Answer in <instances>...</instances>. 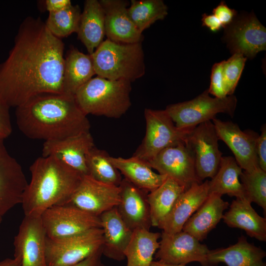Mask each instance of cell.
Listing matches in <instances>:
<instances>
[{"instance_id": "24", "label": "cell", "mask_w": 266, "mask_h": 266, "mask_svg": "<svg viewBox=\"0 0 266 266\" xmlns=\"http://www.w3.org/2000/svg\"><path fill=\"white\" fill-rule=\"evenodd\" d=\"M266 253L261 247L248 242L241 235L234 244L226 248L209 250L207 261L209 266H216L220 262L227 266H266L263 259Z\"/></svg>"}, {"instance_id": "33", "label": "cell", "mask_w": 266, "mask_h": 266, "mask_svg": "<svg viewBox=\"0 0 266 266\" xmlns=\"http://www.w3.org/2000/svg\"><path fill=\"white\" fill-rule=\"evenodd\" d=\"M109 156L105 151L93 147L86 156L88 175L99 181L119 186L123 178Z\"/></svg>"}, {"instance_id": "15", "label": "cell", "mask_w": 266, "mask_h": 266, "mask_svg": "<svg viewBox=\"0 0 266 266\" xmlns=\"http://www.w3.org/2000/svg\"><path fill=\"white\" fill-rule=\"evenodd\" d=\"M212 123L219 140L231 150L242 169L250 172L260 168L256 151L257 133L249 130L243 131L237 124L216 118Z\"/></svg>"}, {"instance_id": "8", "label": "cell", "mask_w": 266, "mask_h": 266, "mask_svg": "<svg viewBox=\"0 0 266 266\" xmlns=\"http://www.w3.org/2000/svg\"><path fill=\"white\" fill-rule=\"evenodd\" d=\"M101 228L92 229L69 237L53 239L46 236L47 266H72L102 248Z\"/></svg>"}, {"instance_id": "25", "label": "cell", "mask_w": 266, "mask_h": 266, "mask_svg": "<svg viewBox=\"0 0 266 266\" xmlns=\"http://www.w3.org/2000/svg\"><path fill=\"white\" fill-rule=\"evenodd\" d=\"M245 199L233 200L223 217L224 222L233 228L243 230L251 237L266 241V219L260 216Z\"/></svg>"}, {"instance_id": "16", "label": "cell", "mask_w": 266, "mask_h": 266, "mask_svg": "<svg viewBox=\"0 0 266 266\" xmlns=\"http://www.w3.org/2000/svg\"><path fill=\"white\" fill-rule=\"evenodd\" d=\"M0 139V224L11 208L21 204L28 182L23 169Z\"/></svg>"}, {"instance_id": "2", "label": "cell", "mask_w": 266, "mask_h": 266, "mask_svg": "<svg viewBox=\"0 0 266 266\" xmlns=\"http://www.w3.org/2000/svg\"><path fill=\"white\" fill-rule=\"evenodd\" d=\"M17 125L32 139H62L90 132V123L73 95L44 93L16 107Z\"/></svg>"}, {"instance_id": "10", "label": "cell", "mask_w": 266, "mask_h": 266, "mask_svg": "<svg viewBox=\"0 0 266 266\" xmlns=\"http://www.w3.org/2000/svg\"><path fill=\"white\" fill-rule=\"evenodd\" d=\"M147 162L158 173L172 178L186 190L202 182L197 176L194 154L186 141L163 149Z\"/></svg>"}, {"instance_id": "26", "label": "cell", "mask_w": 266, "mask_h": 266, "mask_svg": "<svg viewBox=\"0 0 266 266\" xmlns=\"http://www.w3.org/2000/svg\"><path fill=\"white\" fill-rule=\"evenodd\" d=\"M109 159L124 178L148 193L159 187L167 177L154 172L148 162L134 156L129 158L110 156Z\"/></svg>"}, {"instance_id": "20", "label": "cell", "mask_w": 266, "mask_h": 266, "mask_svg": "<svg viewBox=\"0 0 266 266\" xmlns=\"http://www.w3.org/2000/svg\"><path fill=\"white\" fill-rule=\"evenodd\" d=\"M119 187L121 199L116 207L125 224L133 231L139 229L150 230L152 223L148 192L124 178Z\"/></svg>"}, {"instance_id": "22", "label": "cell", "mask_w": 266, "mask_h": 266, "mask_svg": "<svg viewBox=\"0 0 266 266\" xmlns=\"http://www.w3.org/2000/svg\"><path fill=\"white\" fill-rule=\"evenodd\" d=\"M103 230L102 255L118 261L125 259V251L133 233L119 215L117 207L100 216Z\"/></svg>"}, {"instance_id": "5", "label": "cell", "mask_w": 266, "mask_h": 266, "mask_svg": "<svg viewBox=\"0 0 266 266\" xmlns=\"http://www.w3.org/2000/svg\"><path fill=\"white\" fill-rule=\"evenodd\" d=\"M91 56L96 74L107 79L132 82L145 73L141 42L122 43L107 38Z\"/></svg>"}, {"instance_id": "41", "label": "cell", "mask_w": 266, "mask_h": 266, "mask_svg": "<svg viewBox=\"0 0 266 266\" xmlns=\"http://www.w3.org/2000/svg\"><path fill=\"white\" fill-rule=\"evenodd\" d=\"M202 26L208 28L211 31L216 32L223 28L218 19L213 14L202 15Z\"/></svg>"}, {"instance_id": "39", "label": "cell", "mask_w": 266, "mask_h": 266, "mask_svg": "<svg viewBox=\"0 0 266 266\" xmlns=\"http://www.w3.org/2000/svg\"><path fill=\"white\" fill-rule=\"evenodd\" d=\"M236 13V10L229 8L224 1L220 2L212 10V14L218 19L224 28L232 23Z\"/></svg>"}, {"instance_id": "17", "label": "cell", "mask_w": 266, "mask_h": 266, "mask_svg": "<svg viewBox=\"0 0 266 266\" xmlns=\"http://www.w3.org/2000/svg\"><path fill=\"white\" fill-rule=\"evenodd\" d=\"M46 234L40 217L25 216L14 240V256L21 266H47Z\"/></svg>"}, {"instance_id": "7", "label": "cell", "mask_w": 266, "mask_h": 266, "mask_svg": "<svg viewBox=\"0 0 266 266\" xmlns=\"http://www.w3.org/2000/svg\"><path fill=\"white\" fill-rule=\"evenodd\" d=\"M145 136L133 156L148 162L163 149L186 142L194 129L177 128L165 110L145 108Z\"/></svg>"}, {"instance_id": "11", "label": "cell", "mask_w": 266, "mask_h": 266, "mask_svg": "<svg viewBox=\"0 0 266 266\" xmlns=\"http://www.w3.org/2000/svg\"><path fill=\"white\" fill-rule=\"evenodd\" d=\"M219 140L211 121L198 125L188 136L186 142L194 154L196 173L202 182L213 178L218 171L222 157Z\"/></svg>"}, {"instance_id": "43", "label": "cell", "mask_w": 266, "mask_h": 266, "mask_svg": "<svg viewBox=\"0 0 266 266\" xmlns=\"http://www.w3.org/2000/svg\"><path fill=\"white\" fill-rule=\"evenodd\" d=\"M102 248L96 253L72 266H106L101 261Z\"/></svg>"}, {"instance_id": "18", "label": "cell", "mask_w": 266, "mask_h": 266, "mask_svg": "<svg viewBox=\"0 0 266 266\" xmlns=\"http://www.w3.org/2000/svg\"><path fill=\"white\" fill-rule=\"evenodd\" d=\"M94 146L90 132H85L62 139L45 141L42 156L54 157L82 175H87L86 156Z\"/></svg>"}, {"instance_id": "13", "label": "cell", "mask_w": 266, "mask_h": 266, "mask_svg": "<svg viewBox=\"0 0 266 266\" xmlns=\"http://www.w3.org/2000/svg\"><path fill=\"white\" fill-rule=\"evenodd\" d=\"M160 238L159 248L155 254L158 261L182 266L198 262L202 266H209L207 257L210 250L188 233L182 231L170 234L162 232Z\"/></svg>"}, {"instance_id": "19", "label": "cell", "mask_w": 266, "mask_h": 266, "mask_svg": "<svg viewBox=\"0 0 266 266\" xmlns=\"http://www.w3.org/2000/svg\"><path fill=\"white\" fill-rule=\"evenodd\" d=\"M104 13L105 35L115 42L135 43L141 42L143 36L130 18L128 1L123 0H99Z\"/></svg>"}, {"instance_id": "9", "label": "cell", "mask_w": 266, "mask_h": 266, "mask_svg": "<svg viewBox=\"0 0 266 266\" xmlns=\"http://www.w3.org/2000/svg\"><path fill=\"white\" fill-rule=\"evenodd\" d=\"M46 236L61 239L101 228L100 217L67 204L54 205L40 216Z\"/></svg>"}, {"instance_id": "42", "label": "cell", "mask_w": 266, "mask_h": 266, "mask_svg": "<svg viewBox=\"0 0 266 266\" xmlns=\"http://www.w3.org/2000/svg\"><path fill=\"white\" fill-rule=\"evenodd\" d=\"M45 3L49 13L61 11L72 5L70 0H46Z\"/></svg>"}, {"instance_id": "40", "label": "cell", "mask_w": 266, "mask_h": 266, "mask_svg": "<svg viewBox=\"0 0 266 266\" xmlns=\"http://www.w3.org/2000/svg\"><path fill=\"white\" fill-rule=\"evenodd\" d=\"M256 151L258 158L259 167L266 171V126L261 127V133L259 135L256 142Z\"/></svg>"}, {"instance_id": "4", "label": "cell", "mask_w": 266, "mask_h": 266, "mask_svg": "<svg viewBox=\"0 0 266 266\" xmlns=\"http://www.w3.org/2000/svg\"><path fill=\"white\" fill-rule=\"evenodd\" d=\"M131 82L93 77L75 93V100L86 114L119 118L131 106Z\"/></svg>"}, {"instance_id": "28", "label": "cell", "mask_w": 266, "mask_h": 266, "mask_svg": "<svg viewBox=\"0 0 266 266\" xmlns=\"http://www.w3.org/2000/svg\"><path fill=\"white\" fill-rule=\"evenodd\" d=\"M95 74L91 55L85 54L75 48L70 49L65 57L64 93L74 96Z\"/></svg>"}, {"instance_id": "45", "label": "cell", "mask_w": 266, "mask_h": 266, "mask_svg": "<svg viewBox=\"0 0 266 266\" xmlns=\"http://www.w3.org/2000/svg\"><path fill=\"white\" fill-rule=\"evenodd\" d=\"M150 266H185L168 264H166V263L162 262L158 260L156 261H153L151 263Z\"/></svg>"}, {"instance_id": "14", "label": "cell", "mask_w": 266, "mask_h": 266, "mask_svg": "<svg viewBox=\"0 0 266 266\" xmlns=\"http://www.w3.org/2000/svg\"><path fill=\"white\" fill-rule=\"evenodd\" d=\"M224 39L231 52L253 58L266 48V28L254 13L243 15L227 26Z\"/></svg>"}, {"instance_id": "12", "label": "cell", "mask_w": 266, "mask_h": 266, "mask_svg": "<svg viewBox=\"0 0 266 266\" xmlns=\"http://www.w3.org/2000/svg\"><path fill=\"white\" fill-rule=\"evenodd\" d=\"M121 199L120 188L84 175L74 193L65 204L73 206L99 217L117 207Z\"/></svg>"}, {"instance_id": "1", "label": "cell", "mask_w": 266, "mask_h": 266, "mask_svg": "<svg viewBox=\"0 0 266 266\" xmlns=\"http://www.w3.org/2000/svg\"><path fill=\"white\" fill-rule=\"evenodd\" d=\"M0 64V97L16 108L41 94H64V43L40 17H26Z\"/></svg>"}, {"instance_id": "38", "label": "cell", "mask_w": 266, "mask_h": 266, "mask_svg": "<svg viewBox=\"0 0 266 266\" xmlns=\"http://www.w3.org/2000/svg\"><path fill=\"white\" fill-rule=\"evenodd\" d=\"M10 107L0 97V139L4 140L12 133Z\"/></svg>"}, {"instance_id": "44", "label": "cell", "mask_w": 266, "mask_h": 266, "mask_svg": "<svg viewBox=\"0 0 266 266\" xmlns=\"http://www.w3.org/2000/svg\"><path fill=\"white\" fill-rule=\"evenodd\" d=\"M0 266H21V259L18 256H14L13 259H5L0 261Z\"/></svg>"}, {"instance_id": "31", "label": "cell", "mask_w": 266, "mask_h": 266, "mask_svg": "<svg viewBox=\"0 0 266 266\" xmlns=\"http://www.w3.org/2000/svg\"><path fill=\"white\" fill-rule=\"evenodd\" d=\"M185 190L183 186L167 177L162 185L149 192L147 200L152 226H158L169 213L178 197Z\"/></svg>"}, {"instance_id": "37", "label": "cell", "mask_w": 266, "mask_h": 266, "mask_svg": "<svg viewBox=\"0 0 266 266\" xmlns=\"http://www.w3.org/2000/svg\"><path fill=\"white\" fill-rule=\"evenodd\" d=\"M224 61L214 64L212 67L210 85L208 89L209 94L215 98H224L227 97L223 82V70Z\"/></svg>"}, {"instance_id": "35", "label": "cell", "mask_w": 266, "mask_h": 266, "mask_svg": "<svg viewBox=\"0 0 266 266\" xmlns=\"http://www.w3.org/2000/svg\"><path fill=\"white\" fill-rule=\"evenodd\" d=\"M244 198L248 201L256 203L266 212V171L260 168L252 171H242L239 176Z\"/></svg>"}, {"instance_id": "21", "label": "cell", "mask_w": 266, "mask_h": 266, "mask_svg": "<svg viewBox=\"0 0 266 266\" xmlns=\"http://www.w3.org/2000/svg\"><path fill=\"white\" fill-rule=\"evenodd\" d=\"M208 181L194 184L183 192L157 227L170 234L182 231L186 222L208 197Z\"/></svg>"}, {"instance_id": "3", "label": "cell", "mask_w": 266, "mask_h": 266, "mask_svg": "<svg viewBox=\"0 0 266 266\" xmlns=\"http://www.w3.org/2000/svg\"><path fill=\"white\" fill-rule=\"evenodd\" d=\"M31 182L24 192L25 216L40 217L49 208L65 204L80 184L83 175L52 156L36 159L30 167Z\"/></svg>"}, {"instance_id": "29", "label": "cell", "mask_w": 266, "mask_h": 266, "mask_svg": "<svg viewBox=\"0 0 266 266\" xmlns=\"http://www.w3.org/2000/svg\"><path fill=\"white\" fill-rule=\"evenodd\" d=\"M242 172V169L233 157L222 156L217 172L210 181H208L209 194H227L230 197L245 199L243 188L239 179Z\"/></svg>"}, {"instance_id": "30", "label": "cell", "mask_w": 266, "mask_h": 266, "mask_svg": "<svg viewBox=\"0 0 266 266\" xmlns=\"http://www.w3.org/2000/svg\"><path fill=\"white\" fill-rule=\"evenodd\" d=\"M161 233L145 229L133 231L125 251L127 266H150L153 257L159 247Z\"/></svg>"}, {"instance_id": "36", "label": "cell", "mask_w": 266, "mask_h": 266, "mask_svg": "<svg viewBox=\"0 0 266 266\" xmlns=\"http://www.w3.org/2000/svg\"><path fill=\"white\" fill-rule=\"evenodd\" d=\"M247 59L241 54L234 53L228 60L224 61L223 75L224 87L227 96L233 95Z\"/></svg>"}, {"instance_id": "34", "label": "cell", "mask_w": 266, "mask_h": 266, "mask_svg": "<svg viewBox=\"0 0 266 266\" xmlns=\"http://www.w3.org/2000/svg\"><path fill=\"white\" fill-rule=\"evenodd\" d=\"M81 14L78 5H71L61 11L49 13L45 23L52 34L61 39L77 33Z\"/></svg>"}, {"instance_id": "6", "label": "cell", "mask_w": 266, "mask_h": 266, "mask_svg": "<svg viewBox=\"0 0 266 266\" xmlns=\"http://www.w3.org/2000/svg\"><path fill=\"white\" fill-rule=\"evenodd\" d=\"M209 94L206 89L192 100L168 105L165 110L180 129H193L212 120L218 113H226L233 117L237 104L235 96L217 98Z\"/></svg>"}, {"instance_id": "23", "label": "cell", "mask_w": 266, "mask_h": 266, "mask_svg": "<svg viewBox=\"0 0 266 266\" xmlns=\"http://www.w3.org/2000/svg\"><path fill=\"white\" fill-rule=\"evenodd\" d=\"M229 206V202L224 200L221 195L209 194L204 202L184 224L182 231L200 241H203L223 218V212Z\"/></svg>"}, {"instance_id": "32", "label": "cell", "mask_w": 266, "mask_h": 266, "mask_svg": "<svg viewBox=\"0 0 266 266\" xmlns=\"http://www.w3.org/2000/svg\"><path fill=\"white\" fill-rule=\"evenodd\" d=\"M167 10L162 0H132L128 8L130 18L142 33L156 21L164 19Z\"/></svg>"}, {"instance_id": "27", "label": "cell", "mask_w": 266, "mask_h": 266, "mask_svg": "<svg viewBox=\"0 0 266 266\" xmlns=\"http://www.w3.org/2000/svg\"><path fill=\"white\" fill-rule=\"evenodd\" d=\"M77 33L89 55L103 41L104 13L99 0L85 1Z\"/></svg>"}]
</instances>
